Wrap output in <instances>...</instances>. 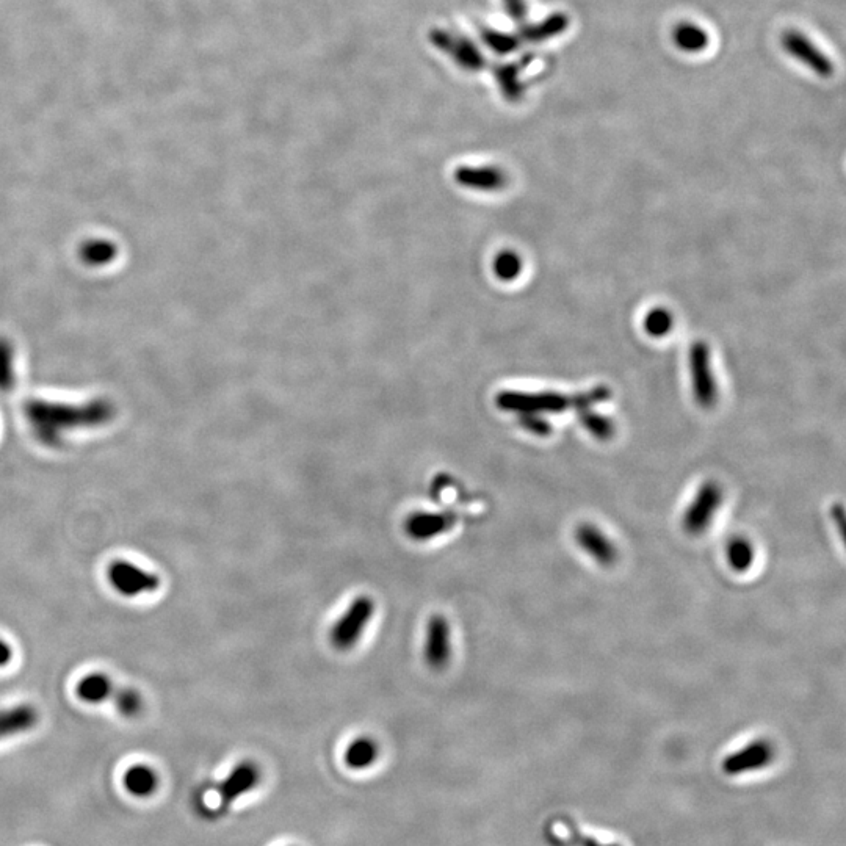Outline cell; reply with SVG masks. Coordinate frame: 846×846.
<instances>
[{"instance_id":"obj_9","label":"cell","mask_w":846,"mask_h":846,"mask_svg":"<svg viewBox=\"0 0 846 846\" xmlns=\"http://www.w3.org/2000/svg\"><path fill=\"white\" fill-rule=\"evenodd\" d=\"M449 621L444 616H433L428 622L425 658L433 669H442L449 663L452 655Z\"/></svg>"},{"instance_id":"obj_20","label":"cell","mask_w":846,"mask_h":846,"mask_svg":"<svg viewBox=\"0 0 846 846\" xmlns=\"http://www.w3.org/2000/svg\"><path fill=\"white\" fill-rule=\"evenodd\" d=\"M378 757V746L372 738H358L351 743L345 752V763L353 770H364L369 768Z\"/></svg>"},{"instance_id":"obj_3","label":"cell","mask_w":846,"mask_h":846,"mask_svg":"<svg viewBox=\"0 0 846 846\" xmlns=\"http://www.w3.org/2000/svg\"><path fill=\"white\" fill-rule=\"evenodd\" d=\"M373 611L375 604L370 597L355 599L331 630V643L342 651L353 648L372 619Z\"/></svg>"},{"instance_id":"obj_23","label":"cell","mask_w":846,"mask_h":846,"mask_svg":"<svg viewBox=\"0 0 846 846\" xmlns=\"http://www.w3.org/2000/svg\"><path fill=\"white\" fill-rule=\"evenodd\" d=\"M644 331L651 337H665L673 331V314L665 308H654L644 317Z\"/></svg>"},{"instance_id":"obj_14","label":"cell","mask_w":846,"mask_h":846,"mask_svg":"<svg viewBox=\"0 0 846 846\" xmlns=\"http://www.w3.org/2000/svg\"><path fill=\"white\" fill-rule=\"evenodd\" d=\"M38 712L32 705H16L0 710V738L32 731L37 726Z\"/></svg>"},{"instance_id":"obj_25","label":"cell","mask_w":846,"mask_h":846,"mask_svg":"<svg viewBox=\"0 0 846 846\" xmlns=\"http://www.w3.org/2000/svg\"><path fill=\"white\" fill-rule=\"evenodd\" d=\"M115 705L121 715L126 718H135L143 710V699L134 688L124 687L116 690Z\"/></svg>"},{"instance_id":"obj_18","label":"cell","mask_w":846,"mask_h":846,"mask_svg":"<svg viewBox=\"0 0 846 846\" xmlns=\"http://www.w3.org/2000/svg\"><path fill=\"white\" fill-rule=\"evenodd\" d=\"M124 787L131 795L146 798V796L156 793L157 787H159V778L152 768L146 767V765H135L124 774Z\"/></svg>"},{"instance_id":"obj_29","label":"cell","mask_w":846,"mask_h":846,"mask_svg":"<svg viewBox=\"0 0 846 846\" xmlns=\"http://www.w3.org/2000/svg\"><path fill=\"white\" fill-rule=\"evenodd\" d=\"M11 658H13V651H11L10 644L0 640V668L7 666L11 662Z\"/></svg>"},{"instance_id":"obj_22","label":"cell","mask_w":846,"mask_h":846,"mask_svg":"<svg viewBox=\"0 0 846 846\" xmlns=\"http://www.w3.org/2000/svg\"><path fill=\"white\" fill-rule=\"evenodd\" d=\"M579 420L582 427L599 441H608L615 434V423L597 411L594 413L591 408L579 409Z\"/></svg>"},{"instance_id":"obj_1","label":"cell","mask_w":846,"mask_h":846,"mask_svg":"<svg viewBox=\"0 0 846 846\" xmlns=\"http://www.w3.org/2000/svg\"><path fill=\"white\" fill-rule=\"evenodd\" d=\"M611 397L608 387H594L591 391L580 394L564 395L558 392H514L505 391L497 395L496 403L503 411L519 414L563 413L568 409L593 408L594 405L607 402Z\"/></svg>"},{"instance_id":"obj_28","label":"cell","mask_w":846,"mask_h":846,"mask_svg":"<svg viewBox=\"0 0 846 846\" xmlns=\"http://www.w3.org/2000/svg\"><path fill=\"white\" fill-rule=\"evenodd\" d=\"M507 2L508 13L517 21H522L527 15V8H525L524 0H505Z\"/></svg>"},{"instance_id":"obj_30","label":"cell","mask_w":846,"mask_h":846,"mask_svg":"<svg viewBox=\"0 0 846 846\" xmlns=\"http://www.w3.org/2000/svg\"><path fill=\"white\" fill-rule=\"evenodd\" d=\"M832 514H836V516H834V519H837V521H839L840 532H843V527H845V516H843L842 505H837V507L832 508Z\"/></svg>"},{"instance_id":"obj_2","label":"cell","mask_w":846,"mask_h":846,"mask_svg":"<svg viewBox=\"0 0 846 846\" xmlns=\"http://www.w3.org/2000/svg\"><path fill=\"white\" fill-rule=\"evenodd\" d=\"M109 408L73 409L62 408V406L30 405L27 408V416L32 423L33 431L37 434L43 444H60V433L68 428H76L79 425H96L107 420Z\"/></svg>"},{"instance_id":"obj_17","label":"cell","mask_w":846,"mask_h":846,"mask_svg":"<svg viewBox=\"0 0 846 846\" xmlns=\"http://www.w3.org/2000/svg\"><path fill=\"white\" fill-rule=\"evenodd\" d=\"M456 179L461 185L485 192L500 190L507 182L505 174L497 168H463L456 173Z\"/></svg>"},{"instance_id":"obj_27","label":"cell","mask_w":846,"mask_h":846,"mask_svg":"<svg viewBox=\"0 0 846 846\" xmlns=\"http://www.w3.org/2000/svg\"><path fill=\"white\" fill-rule=\"evenodd\" d=\"M500 76H502V85L505 93H507L510 98H519L522 91H524V87H522L521 82L517 79L516 69L508 66V68L503 69Z\"/></svg>"},{"instance_id":"obj_10","label":"cell","mask_w":846,"mask_h":846,"mask_svg":"<svg viewBox=\"0 0 846 846\" xmlns=\"http://www.w3.org/2000/svg\"><path fill=\"white\" fill-rule=\"evenodd\" d=\"M259 770L253 762H242L234 768L225 781L218 785L221 807H228L234 803L239 796L250 792L259 784Z\"/></svg>"},{"instance_id":"obj_15","label":"cell","mask_w":846,"mask_h":846,"mask_svg":"<svg viewBox=\"0 0 846 846\" xmlns=\"http://www.w3.org/2000/svg\"><path fill=\"white\" fill-rule=\"evenodd\" d=\"M673 41L679 51L685 54H701L710 44L707 30L695 22H679L673 30Z\"/></svg>"},{"instance_id":"obj_11","label":"cell","mask_w":846,"mask_h":846,"mask_svg":"<svg viewBox=\"0 0 846 846\" xmlns=\"http://www.w3.org/2000/svg\"><path fill=\"white\" fill-rule=\"evenodd\" d=\"M575 539L577 544L585 550L586 555H590L594 561L602 564V566H611L618 558V550L615 544L611 543L610 539L591 524H582L575 532Z\"/></svg>"},{"instance_id":"obj_21","label":"cell","mask_w":846,"mask_h":846,"mask_svg":"<svg viewBox=\"0 0 846 846\" xmlns=\"http://www.w3.org/2000/svg\"><path fill=\"white\" fill-rule=\"evenodd\" d=\"M727 563L735 572H746L754 563V547L745 538H732L726 549Z\"/></svg>"},{"instance_id":"obj_7","label":"cell","mask_w":846,"mask_h":846,"mask_svg":"<svg viewBox=\"0 0 846 846\" xmlns=\"http://www.w3.org/2000/svg\"><path fill=\"white\" fill-rule=\"evenodd\" d=\"M109 582L118 593L126 597L154 593L160 588L159 575L143 571L126 560H116L110 564Z\"/></svg>"},{"instance_id":"obj_13","label":"cell","mask_w":846,"mask_h":846,"mask_svg":"<svg viewBox=\"0 0 846 846\" xmlns=\"http://www.w3.org/2000/svg\"><path fill=\"white\" fill-rule=\"evenodd\" d=\"M546 836L552 846H619L604 845L593 837L586 836L568 817H558L550 821Z\"/></svg>"},{"instance_id":"obj_19","label":"cell","mask_w":846,"mask_h":846,"mask_svg":"<svg viewBox=\"0 0 846 846\" xmlns=\"http://www.w3.org/2000/svg\"><path fill=\"white\" fill-rule=\"evenodd\" d=\"M76 693L88 704H101L113 693L112 680L102 673L88 674L77 684Z\"/></svg>"},{"instance_id":"obj_5","label":"cell","mask_w":846,"mask_h":846,"mask_svg":"<svg viewBox=\"0 0 846 846\" xmlns=\"http://www.w3.org/2000/svg\"><path fill=\"white\" fill-rule=\"evenodd\" d=\"M781 44L790 57L795 58L799 63H803L818 77L829 79L836 71V66L831 62V58L799 30L792 29L782 33Z\"/></svg>"},{"instance_id":"obj_6","label":"cell","mask_w":846,"mask_h":846,"mask_svg":"<svg viewBox=\"0 0 846 846\" xmlns=\"http://www.w3.org/2000/svg\"><path fill=\"white\" fill-rule=\"evenodd\" d=\"M723 502V491L715 481H707L699 489L690 507L685 511L684 528L690 535H701L712 524Z\"/></svg>"},{"instance_id":"obj_12","label":"cell","mask_w":846,"mask_h":846,"mask_svg":"<svg viewBox=\"0 0 846 846\" xmlns=\"http://www.w3.org/2000/svg\"><path fill=\"white\" fill-rule=\"evenodd\" d=\"M455 524L452 513H414L405 522V530L416 541H428L447 532Z\"/></svg>"},{"instance_id":"obj_16","label":"cell","mask_w":846,"mask_h":846,"mask_svg":"<svg viewBox=\"0 0 846 846\" xmlns=\"http://www.w3.org/2000/svg\"><path fill=\"white\" fill-rule=\"evenodd\" d=\"M569 22H571V19L566 13L557 11V13H552V15L544 18L543 21L525 27L522 38L528 43H544V41L563 35L569 29Z\"/></svg>"},{"instance_id":"obj_8","label":"cell","mask_w":846,"mask_h":846,"mask_svg":"<svg viewBox=\"0 0 846 846\" xmlns=\"http://www.w3.org/2000/svg\"><path fill=\"white\" fill-rule=\"evenodd\" d=\"M774 759L773 745L767 740H756L745 748L727 756L723 762V771L727 776H740L751 771L762 770Z\"/></svg>"},{"instance_id":"obj_26","label":"cell","mask_w":846,"mask_h":846,"mask_svg":"<svg viewBox=\"0 0 846 846\" xmlns=\"http://www.w3.org/2000/svg\"><path fill=\"white\" fill-rule=\"evenodd\" d=\"M519 423L524 430L530 431L536 436H546L552 431L550 423L541 414H519Z\"/></svg>"},{"instance_id":"obj_4","label":"cell","mask_w":846,"mask_h":846,"mask_svg":"<svg viewBox=\"0 0 846 846\" xmlns=\"http://www.w3.org/2000/svg\"><path fill=\"white\" fill-rule=\"evenodd\" d=\"M688 361H690L691 386H693L696 403L702 408H712L718 394H716L710 348L701 340L695 342L691 345Z\"/></svg>"},{"instance_id":"obj_24","label":"cell","mask_w":846,"mask_h":846,"mask_svg":"<svg viewBox=\"0 0 846 846\" xmlns=\"http://www.w3.org/2000/svg\"><path fill=\"white\" fill-rule=\"evenodd\" d=\"M522 272L521 257L514 251L505 250L494 259V273L502 281H514Z\"/></svg>"}]
</instances>
